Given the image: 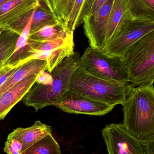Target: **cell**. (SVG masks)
Returning a JSON list of instances; mask_svg holds the SVG:
<instances>
[{
  "instance_id": "obj_27",
  "label": "cell",
  "mask_w": 154,
  "mask_h": 154,
  "mask_svg": "<svg viewBox=\"0 0 154 154\" xmlns=\"http://www.w3.org/2000/svg\"><path fill=\"white\" fill-rule=\"evenodd\" d=\"M10 142L12 146L17 151L20 153L22 152V146L21 144L17 141V140L13 138H10V139H7Z\"/></svg>"
},
{
  "instance_id": "obj_26",
  "label": "cell",
  "mask_w": 154,
  "mask_h": 154,
  "mask_svg": "<svg viewBox=\"0 0 154 154\" xmlns=\"http://www.w3.org/2000/svg\"><path fill=\"white\" fill-rule=\"evenodd\" d=\"M4 151L7 154H20L17 150H15L10 143L8 140L5 142Z\"/></svg>"
},
{
  "instance_id": "obj_1",
  "label": "cell",
  "mask_w": 154,
  "mask_h": 154,
  "mask_svg": "<svg viewBox=\"0 0 154 154\" xmlns=\"http://www.w3.org/2000/svg\"><path fill=\"white\" fill-rule=\"evenodd\" d=\"M153 83L135 87L122 105L123 126L135 138L154 140Z\"/></svg>"
},
{
  "instance_id": "obj_9",
  "label": "cell",
  "mask_w": 154,
  "mask_h": 154,
  "mask_svg": "<svg viewBox=\"0 0 154 154\" xmlns=\"http://www.w3.org/2000/svg\"><path fill=\"white\" fill-rule=\"evenodd\" d=\"M54 106L67 113L94 116H104L115 107L87 97L70 89L62 95Z\"/></svg>"
},
{
  "instance_id": "obj_15",
  "label": "cell",
  "mask_w": 154,
  "mask_h": 154,
  "mask_svg": "<svg viewBox=\"0 0 154 154\" xmlns=\"http://www.w3.org/2000/svg\"><path fill=\"white\" fill-rule=\"evenodd\" d=\"M46 70L47 63L41 60H32L22 64L0 87V96L26 77Z\"/></svg>"
},
{
  "instance_id": "obj_17",
  "label": "cell",
  "mask_w": 154,
  "mask_h": 154,
  "mask_svg": "<svg viewBox=\"0 0 154 154\" xmlns=\"http://www.w3.org/2000/svg\"><path fill=\"white\" fill-rule=\"evenodd\" d=\"M62 22L47 24L30 32L29 39L32 40L44 42L65 35L68 32Z\"/></svg>"
},
{
  "instance_id": "obj_3",
  "label": "cell",
  "mask_w": 154,
  "mask_h": 154,
  "mask_svg": "<svg viewBox=\"0 0 154 154\" xmlns=\"http://www.w3.org/2000/svg\"><path fill=\"white\" fill-rule=\"evenodd\" d=\"M134 87L130 83L107 80L89 74L79 66L71 79L70 89L94 100L116 106L122 105Z\"/></svg>"
},
{
  "instance_id": "obj_12",
  "label": "cell",
  "mask_w": 154,
  "mask_h": 154,
  "mask_svg": "<svg viewBox=\"0 0 154 154\" xmlns=\"http://www.w3.org/2000/svg\"><path fill=\"white\" fill-rule=\"evenodd\" d=\"M37 0H9L0 6V27L7 26L34 10Z\"/></svg>"
},
{
  "instance_id": "obj_30",
  "label": "cell",
  "mask_w": 154,
  "mask_h": 154,
  "mask_svg": "<svg viewBox=\"0 0 154 154\" xmlns=\"http://www.w3.org/2000/svg\"><path fill=\"white\" fill-rule=\"evenodd\" d=\"M4 30L3 29H2V28L0 27V34L3 32V31Z\"/></svg>"
},
{
  "instance_id": "obj_14",
  "label": "cell",
  "mask_w": 154,
  "mask_h": 154,
  "mask_svg": "<svg viewBox=\"0 0 154 154\" xmlns=\"http://www.w3.org/2000/svg\"><path fill=\"white\" fill-rule=\"evenodd\" d=\"M51 134L52 129L50 126L43 124L41 121H36L30 127L18 128L14 129L8 135L7 139L13 138L20 142L22 146V152Z\"/></svg>"
},
{
  "instance_id": "obj_16",
  "label": "cell",
  "mask_w": 154,
  "mask_h": 154,
  "mask_svg": "<svg viewBox=\"0 0 154 154\" xmlns=\"http://www.w3.org/2000/svg\"><path fill=\"white\" fill-rule=\"evenodd\" d=\"M127 18L125 0H114L109 14L107 28L106 45L117 34Z\"/></svg>"
},
{
  "instance_id": "obj_10",
  "label": "cell",
  "mask_w": 154,
  "mask_h": 154,
  "mask_svg": "<svg viewBox=\"0 0 154 154\" xmlns=\"http://www.w3.org/2000/svg\"><path fill=\"white\" fill-rule=\"evenodd\" d=\"M114 1L106 0L95 13L83 20L84 32L90 48L99 51H103L106 45L107 28Z\"/></svg>"
},
{
  "instance_id": "obj_23",
  "label": "cell",
  "mask_w": 154,
  "mask_h": 154,
  "mask_svg": "<svg viewBox=\"0 0 154 154\" xmlns=\"http://www.w3.org/2000/svg\"><path fill=\"white\" fill-rule=\"evenodd\" d=\"M57 18L65 23L72 10L75 0H51Z\"/></svg>"
},
{
  "instance_id": "obj_29",
  "label": "cell",
  "mask_w": 154,
  "mask_h": 154,
  "mask_svg": "<svg viewBox=\"0 0 154 154\" xmlns=\"http://www.w3.org/2000/svg\"><path fill=\"white\" fill-rule=\"evenodd\" d=\"M8 1L9 0H0V6Z\"/></svg>"
},
{
  "instance_id": "obj_22",
  "label": "cell",
  "mask_w": 154,
  "mask_h": 154,
  "mask_svg": "<svg viewBox=\"0 0 154 154\" xmlns=\"http://www.w3.org/2000/svg\"><path fill=\"white\" fill-rule=\"evenodd\" d=\"M88 0H75L72 10L65 24L69 31L74 32L83 23L84 14Z\"/></svg>"
},
{
  "instance_id": "obj_2",
  "label": "cell",
  "mask_w": 154,
  "mask_h": 154,
  "mask_svg": "<svg viewBox=\"0 0 154 154\" xmlns=\"http://www.w3.org/2000/svg\"><path fill=\"white\" fill-rule=\"evenodd\" d=\"M80 56L77 52L64 59L50 74L52 77L50 84L43 85L34 82L23 98L27 106L36 111L47 106H54L59 98L70 89L71 79L79 64Z\"/></svg>"
},
{
  "instance_id": "obj_20",
  "label": "cell",
  "mask_w": 154,
  "mask_h": 154,
  "mask_svg": "<svg viewBox=\"0 0 154 154\" xmlns=\"http://www.w3.org/2000/svg\"><path fill=\"white\" fill-rule=\"evenodd\" d=\"M19 36L14 32L5 30L0 34V68L5 65L12 54Z\"/></svg>"
},
{
  "instance_id": "obj_6",
  "label": "cell",
  "mask_w": 154,
  "mask_h": 154,
  "mask_svg": "<svg viewBox=\"0 0 154 154\" xmlns=\"http://www.w3.org/2000/svg\"><path fill=\"white\" fill-rule=\"evenodd\" d=\"M102 135L108 154H154V140L135 138L122 124L107 125Z\"/></svg>"
},
{
  "instance_id": "obj_18",
  "label": "cell",
  "mask_w": 154,
  "mask_h": 154,
  "mask_svg": "<svg viewBox=\"0 0 154 154\" xmlns=\"http://www.w3.org/2000/svg\"><path fill=\"white\" fill-rule=\"evenodd\" d=\"M20 154H61L60 147L52 134H49Z\"/></svg>"
},
{
  "instance_id": "obj_4",
  "label": "cell",
  "mask_w": 154,
  "mask_h": 154,
  "mask_svg": "<svg viewBox=\"0 0 154 154\" xmlns=\"http://www.w3.org/2000/svg\"><path fill=\"white\" fill-rule=\"evenodd\" d=\"M123 59L133 87L154 82V31L132 45Z\"/></svg>"
},
{
  "instance_id": "obj_28",
  "label": "cell",
  "mask_w": 154,
  "mask_h": 154,
  "mask_svg": "<svg viewBox=\"0 0 154 154\" xmlns=\"http://www.w3.org/2000/svg\"><path fill=\"white\" fill-rule=\"evenodd\" d=\"M143 1L150 8L154 10V0H143Z\"/></svg>"
},
{
  "instance_id": "obj_19",
  "label": "cell",
  "mask_w": 154,
  "mask_h": 154,
  "mask_svg": "<svg viewBox=\"0 0 154 154\" xmlns=\"http://www.w3.org/2000/svg\"><path fill=\"white\" fill-rule=\"evenodd\" d=\"M127 17L136 20H154V10L143 0H125Z\"/></svg>"
},
{
  "instance_id": "obj_21",
  "label": "cell",
  "mask_w": 154,
  "mask_h": 154,
  "mask_svg": "<svg viewBox=\"0 0 154 154\" xmlns=\"http://www.w3.org/2000/svg\"><path fill=\"white\" fill-rule=\"evenodd\" d=\"M53 12L50 11L38 5L33 14L30 32H33L47 24L60 22Z\"/></svg>"
},
{
  "instance_id": "obj_13",
  "label": "cell",
  "mask_w": 154,
  "mask_h": 154,
  "mask_svg": "<svg viewBox=\"0 0 154 154\" xmlns=\"http://www.w3.org/2000/svg\"><path fill=\"white\" fill-rule=\"evenodd\" d=\"M32 16L21 33L19 35L13 52L5 62V65L17 67L24 64L26 60L31 55L32 51L39 44L40 42L29 39Z\"/></svg>"
},
{
  "instance_id": "obj_24",
  "label": "cell",
  "mask_w": 154,
  "mask_h": 154,
  "mask_svg": "<svg viewBox=\"0 0 154 154\" xmlns=\"http://www.w3.org/2000/svg\"><path fill=\"white\" fill-rule=\"evenodd\" d=\"M106 1V0H88L84 18L95 13Z\"/></svg>"
},
{
  "instance_id": "obj_7",
  "label": "cell",
  "mask_w": 154,
  "mask_h": 154,
  "mask_svg": "<svg viewBox=\"0 0 154 154\" xmlns=\"http://www.w3.org/2000/svg\"><path fill=\"white\" fill-rule=\"evenodd\" d=\"M154 31V20H136L127 17L116 35L107 44L103 53L123 57L128 49L150 32Z\"/></svg>"
},
{
  "instance_id": "obj_8",
  "label": "cell",
  "mask_w": 154,
  "mask_h": 154,
  "mask_svg": "<svg viewBox=\"0 0 154 154\" xmlns=\"http://www.w3.org/2000/svg\"><path fill=\"white\" fill-rule=\"evenodd\" d=\"M73 32L68 31L65 35L53 39L40 42L32 51L26 62L32 60H41L47 63V71L50 73L64 59L74 53Z\"/></svg>"
},
{
  "instance_id": "obj_25",
  "label": "cell",
  "mask_w": 154,
  "mask_h": 154,
  "mask_svg": "<svg viewBox=\"0 0 154 154\" xmlns=\"http://www.w3.org/2000/svg\"><path fill=\"white\" fill-rule=\"evenodd\" d=\"M19 67L5 65L0 68V87L18 68Z\"/></svg>"
},
{
  "instance_id": "obj_5",
  "label": "cell",
  "mask_w": 154,
  "mask_h": 154,
  "mask_svg": "<svg viewBox=\"0 0 154 154\" xmlns=\"http://www.w3.org/2000/svg\"><path fill=\"white\" fill-rule=\"evenodd\" d=\"M79 66L95 76L111 81L129 83L123 57L108 56L88 47L80 57Z\"/></svg>"
},
{
  "instance_id": "obj_11",
  "label": "cell",
  "mask_w": 154,
  "mask_h": 154,
  "mask_svg": "<svg viewBox=\"0 0 154 154\" xmlns=\"http://www.w3.org/2000/svg\"><path fill=\"white\" fill-rule=\"evenodd\" d=\"M38 75L26 77L0 96V120L3 119L13 107L23 99L36 82Z\"/></svg>"
}]
</instances>
